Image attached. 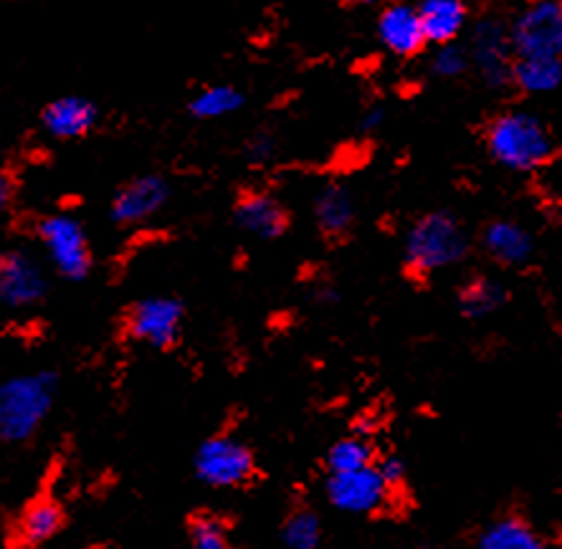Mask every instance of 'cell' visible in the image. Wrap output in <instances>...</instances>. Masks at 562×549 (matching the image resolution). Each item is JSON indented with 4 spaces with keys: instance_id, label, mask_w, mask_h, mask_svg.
<instances>
[{
    "instance_id": "cell-33",
    "label": "cell",
    "mask_w": 562,
    "mask_h": 549,
    "mask_svg": "<svg viewBox=\"0 0 562 549\" xmlns=\"http://www.w3.org/2000/svg\"><path fill=\"white\" fill-rule=\"evenodd\" d=\"M0 256H3V254H0Z\"/></svg>"
},
{
    "instance_id": "cell-22",
    "label": "cell",
    "mask_w": 562,
    "mask_h": 549,
    "mask_svg": "<svg viewBox=\"0 0 562 549\" xmlns=\"http://www.w3.org/2000/svg\"><path fill=\"white\" fill-rule=\"evenodd\" d=\"M246 104V97L241 89L231 85H213L198 91V94L188 102L190 116L201 122L223 120V116L236 114Z\"/></svg>"
},
{
    "instance_id": "cell-1",
    "label": "cell",
    "mask_w": 562,
    "mask_h": 549,
    "mask_svg": "<svg viewBox=\"0 0 562 549\" xmlns=\"http://www.w3.org/2000/svg\"><path fill=\"white\" fill-rule=\"evenodd\" d=\"M486 149L502 168L535 172L555 157V137L540 116L527 110H509L494 116L486 127Z\"/></svg>"
},
{
    "instance_id": "cell-14",
    "label": "cell",
    "mask_w": 562,
    "mask_h": 549,
    "mask_svg": "<svg viewBox=\"0 0 562 549\" xmlns=\"http://www.w3.org/2000/svg\"><path fill=\"white\" fill-rule=\"evenodd\" d=\"M99 110L92 99L59 97L41 112V127L54 139H79L97 127Z\"/></svg>"
},
{
    "instance_id": "cell-2",
    "label": "cell",
    "mask_w": 562,
    "mask_h": 549,
    "mask_svg": "<svg viewBox=\"0 0 562 549\" xmlns=\"http://www.w3.org/2000/svg\"><path fill=\"white\" fill-rule=\"evenodd\" d=\"M59 393V376L52 370L26 372L0 382V440L26 444L38 434Z\"/></svg>"
},
{
    "instance_id": "cell-17",
    "label": "cell",
    "mask_w": 562,
    "mask_h": 549,
    "mask_svg": "<svg viewBox=\"0 0 562 549\" xmlns=\"http://www.w3.org/2000/svg\"><path fill=\"white\" fill-rule=\"evenodd\" d=\"M355 201L342 186H327L314 198V223L329 240H340L355 226Z\"/></svg>"
},
{
    "instance_id": "cell-18",
    "label": "cell",
    "mask_w": 562,
    "mask_h": 549,
    "mask_svg": "<svg viewBox=\"0 0 562 549\" xmlns=\"http://www.w3.org/2000/svg\"><path fill=\"white\" fill-rule=\"evenodd\" d=\"M64 509L54 498H36L23 509L19 524H15V539L23 547H38L52 542L64 529Z\"/></svg>"
},
{
    "instance_id": "cell-23",
    "label": "cell",
    "mask_w": 562,
    "mask_h": 549,
    "mask_svg": "<svg viewBox=\"0 0 562 549\" xmlns=\"http://www.w3.org/2000/svg\"><path fill=\"white\" fill-rule=\"evenodd\" d=\"M370 463H375L373 444H370V440L360 434L340 438L327 453L329 473L362 469V466H370Z\"/></svg>"
},
{
    "instance_id": "cell-7",
    "label": "cell",
    "mask_w": 562,
    "mask_h": 549,
    "mask_svg": "<svg viewBox=\"0 0 562 549\" xmlns=\"http://www.w3.org/2000/svg\"><path fill=\"white\" fill-rule=\"evenodd\" d=\"M469 61L490 89H504L512 85V54L509 29L497 15H484L471 26L469 36Z\"/></svg>"
},
{
    "instance_id": "cell-11",
    "label": "cell",
    "mask_w": 562,
    "mask_h": 549,
    "mask_svg": "<svg viewBox=\"0 0 562 549\" xmlns=\"http://www.w3.org/2000/svg\"><path fill=\"white\" fill-rule=\"evenodd\" d=\"M170 182L162 175H139L125 182L112 198V221L120 226H137L155 213H160L170 201Z\"/></svg>"
},
{
    "instance_id": "cell-20",
    "label": "cell",
    "mask_w": 562,
    "mask_h": 549,
    "mask_svg": "<svg viewBox=\"0 0 562 549\" xmlns=\"http://www.w3.org/2000/svg\"><path fill=\"white\" fill-rule=\"evenodd\" d=\"M476 545L482 549H542L544 539L537 535V529L522 517H502L484 527L482 535L476 537Z\"/></svg>"
},
{
    "instance_id": "cell-9",
    "label": "cell",
    "mask_w": 562,
    "mask_h": 549,
    "mask_svg": "<svg viewBox=\"0 0 562 549\" xmlns=\"http://www.w3.org/2000/svg\"><path fill=\"white\" fill-rule=\"evenodd\" d=\"M325 492L337 512L373 514L387 502L391 489L380 479L375 463H370L362 469L329 473Z\"/></svg>"
},
{
    "instance_id": "cell-16",
    "label": "cell",
    "mask_w": 562,
    "mask_h": 549,
    "mask_svg": "<svg viewBox=\"0 0 562 549\" xmlns=\"http://www.w3.org/2000/svg\"><path fill=\"white\" fill-rule=\"evenodd\" d=\"M482 246L502 266H522L535 251V238L515 221H494L482 233Z\"/></svg>"
},
{
    "instance_id": "cell-29",
    "label": "cell",
    "mask_w": 562,
    "mask_h": 549,
    "mask_svg": "<svg viewBox=\"0 0 562 549\" xmlns=\"http://www.w3.org/2000/svg\"><path fill=\"white\" fill-rule=\"evenodd\" d=\"M385 116H387V110L383 104H368V110L362 112V116H360V130L368 132V135H370V132L383 127Z\"/></svg>"
},
{
    "instance_id": "cell-19",
    "label": "cell",
    "mask_w": 562,
    "mask_h": 549,
    "mask_svg": "<svg viewBox=\"0 0 562 549\" xmlns=\"http://www.w3.org/2000/svg\"><path fill=\"white\" fill-rule=\"evenodd\" d=\"M512 85L530 97H542L562 85V56L515 58Z\"/></svg>"
},
{
    "instance_id": "cell-30",
    "label": "cell",
    "mask_w": 562,
    "mask_h": 549,
    "mask_svg": "<svg viewBox=\"0 0 562 549\" xmlns=\"http://www.w3.org/2000/svg\"><path fill=\"white\" fill-rule=\"evenodd\" d=\"M11 198H13V186L11 180L5 178L3 172H0V215L8 211V205H11Z\"/></svg>"
},
{
    "instance_id": "cell-21",
    "label": "cell",
    "mask_w": 562,
    "mask_h": 549,
    "mask_svg": "<svg viewBox=\"0 0 562 549\" xmlns=\"http://www.w3.org/2000/svg\"><path fill=\"white\" fill-rule=\"evenodd\" d=\"M509 291L502 287V281L490 277H474L459 289V312L467 320H484L490 314L499 312L507 304Z\"/></svg>"
},
{
    "instance_id": "cell-10",
    "label": "cell",
    "mask_w": 562,
    "mask_h": 549,
    "mask_svg": "<svg viewBox=\"0 0 562 549\" xmlns=\"http://www.w3.org/2000/svg\"><path fill=\"white\" fill-rule=\"evenodd\" d=\"M48 294V277L29 251L0 256V304L11 310H31Z\"/></svg>"
},
{
    "instance_id": "cell-32",
    "label": "cell",
    "mask_w": 562,
    "mask_h": 549,
    "mask_svg": "<svg viewBox=\"0 0 562 549\" xmlns=\"http://www.w3.org/2000/svg\"><path fill=\"white\" fill-rule=\"evenodd\" d=\"M355 5H362V8H373V5H383L385 0H352Z\"/></svg>"
},
{
    "instance_id": "cell-13",
    "label": "cell",
    "mask_w": 562,
    "mask_h": 549,
    "mask_svg": "<svg viewBox=\"0 0 562 549\" xmlns=\"http://www.w3.org/2000/svg\"><path fill=\"white\" fill-rule=\"evenodd\" d=\"M378 38L387 52L401 58H411L424 52L426 38L416 5L387 3L378 15Z\"/></svg>"
},
{
    "instance_id": "cell-25",
    "label": "cell",
    "mask_w": 562,
    "mask_h": 549,
    "mask_svg": "<svg viewBox=\"0 0 562 549\" xmlns=\"http://www.w3.org/2000/svg\"><path fill=\"white\" fill-rule=\"evenodd\" d=\"M188 539L195 549H226L228 537V524L216 514H195L188 522Z\"/></svg>"
},
{
    "instance_id": "cell-26",
    "label": "cell",
    "mask_w": 562,
    "mask_h": 549,
    "mask_svg": "<svg viewBox=\"0 0 562 549\" xmlns=\"http://www.w3.org/2000/svg\"><path fill=\"white\" fill-rule=\"evenodd\" d=\"M471 69L469 52L467 46L457 44V41H449V44L434 46L431 54V74L438 79H461Z\"/></svg>"
},
{
    "instance_id": "cell-4",
    "label": "cell",
    "mask_w": 562,
    "mask_h": 549,
    "mask_svg": "<svg viewBox=\"0 0 562 549\" xmlns=\"http://www.w3.org/2000/svg\"><path fill=\"white\" fill-rule=\"evenodd\" d=\"M507 29L515 58L562 56V0H530Z\"/></svg>"
},
{
    "instance_id": "cell-27",
    "label": "cell",
    "mask_w": 562,
    "mask_h": 549,
    "mask_svg": "<svg viewBox=\"0 0 562 549\" xmlns=\"http://www.w3.org/2000/svg\"><path fill=\"white\" fill-rule=\"evenodd\" d=\"M375 469H378L380 479L385 481V486L391 489V492H393V489L403 486V481H406V473H408L406 461H403L401 456H395V453L383 456V459L375 463Z\"/></svg>"
},
{
    "instance_id": "cell-31",
    "label": "cell",
    "mask_w": 562,
    "mask_h": 549,
    "mask_svg": "<svg viewBox=\"0 0 562 549\" xmlns=\"http://www.w3.org/2000/svg\"><path fill=\"white\" fill-rule=\"evenodd\" d=\"M314 299H317L319 304H333L337 302V291L333 289V284H322L317 291H314Z\"/></svg>"
},
{
    "instance_id": "cell-15",
    "label": "cell",
    "mask_w": 562,
    "mask_h": 549,
    "mask_svg": "<svg viewBox=\"0 0 562 549\" xmlns=\"http://www.w3.org/2000/svg\"><path fill=\"white\" fill-rule=\"evenodd\" d=\"M426 46L459 41L469 23L467 0H420L416 5Z\"/></svg>"
},
{
    "instance_id": "cell-3",
    "label": "cell",
    "mask_w": 562,
    "mask_h": 549,
    "mask_svg": "<svg viewBox=\"0 0 562 549\" xmlns=\"http://www.w3.org/2000/svg\"><path fill=\"white\" fill-rule=\"evenodd\" d=\"M469 251L461 223L446 211L420 215L406 236V266L413 277H431L459 264Z\"/></svg>"
},
{
    "instance_id": "cell-12",
    "label": "cell",
    "mask_w": 562,
    "mask_h": 549,
    "mask_svg": "<svg viewBox=\"0 0 562 549\" xmlns=\"http://www.w3.org/2000/svg\"><path fill=\"white\" fill-rule=\"evenodd\" d=\"M234 219L254 238L274 240L289 231V211L267 190H249L238 198Z\"/></svg>"
},
{
    "instance_id": "cell-28",
    "label": "cell",
    "mask_w": 562,
    "mask_h": 549,
    "mask_svg": "<svg viewBox=\"0 0 562 549\" xmlns=\"http://www.w3.org/2000/svg\"><path fill=\"white\" fill-rule=\"evenodd\" d=\"M277 149V139L269 135V132H259V135H254L249 139V145H246V155H249L251 163H267L271 155H274Z\"/></svg>"
},
{
    "instance_id": "cell-8",
    "label": "cell",
    "mask_w": 562,
    "mask_h": 549,
    "mask_svg": "<svg viewBox=\"0 0 562 549\" xmlns=\"http://www.w3.org/2000/svg\"><path fill=\"white\" fill-rule=\"evenodd\" d=\"M183 314V304L176 296H147L127 312L125 329L135 343L170 349L180 339Z\"/></svg>"
},
{
    "instance_id": "cell-5",
    "label": "cell",
    "mask_w": 562,
    "mask_h": 549,
    "mask_svg": "<svg viewBox=\"0 0 562 549\" xmlns=\"http://www.w3.org/2000/svg\"><path fill=\"white\" fill-rule=\"evenodd\" d=\"M38 240L46 248L48 261L64 279L81 281L92 271V248L87 231L74 215L56 213L38 221Z\"/></svg>"
},
{
    "instance_id": "cell-6",
    "label": "cell",
    "mask_w": 562,
    "mask_h": 549,
    "mask_svg": "<svg viewBox=\"0 0 562 549\" xmlns=\"http://www.w3.org/2000/svg\"><path fill=\"white\" fill-rule=\"evenodd\" d=\"M195 477L213 489H236L251 481L256 461L251 448L228 434L203 440L195 451Z\"/></svg>"
},
{
    "instance_id": "cell-24",
    "label": "cell",
    "mask_w": 562,
    "mask_h": 549,
    "mask_svg": "<svg viewBox=\"0 0 562 549\" xmlns=\"http://www.w3.org/2000/svg\"><path fill=\"white\" fill-rule=\"evenodd\" d=\"M281 539L292 549H314L322 542V522L307 506L294 509L281 527Z\"/></svg>"
}]
</instances>
